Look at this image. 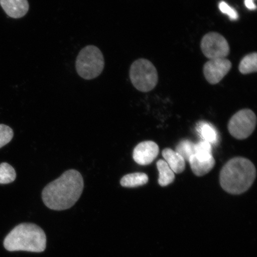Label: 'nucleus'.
<instances>
[{
	"label": "nucleus",
	"mask_w": 257,
	"mask_h": 257,
	"mask_svg": "<svg viewBox=\"0 0 257 257\" xmlns=\"http://www.w3.org/2000/svg\"><path fill=\"white\" fill-rule=\"evenodd\" d=\"M83 187L81 174L76 170H69L44 188L42 198L44 204L51 210H67L78 201Z\"/></svg>",
	"instance_id": "1"
},
{
	"label": "nucleus",
	"mask_w": 257,
	"mask_h": 257,
	"mask_svg": "<svg viewBox=\"0 0 257 257\" xmlns=\"http://www.w3.org/2000/svg\"><path fill=\"white\" fill-rule=\"evenodd\" d=\"M256 175V168L251 161L244 157H234L221 169L220 184L224 191L239 195L251 187Z\"/></svg>",
	"instance_id": "2"
},
{
	"label": "nucleus",
	"mask_w": 257,
	"mask_h": 257,
	"mask_svg": "<svg viewBox=\"0 0 257 257\" xmlns=\"http://www.w3.org/2000/svg\"><path fill=\"white\" fill-rule=\"evenodd\" d=\"M47 237L44 230L33 223H21L10 232L3 246L10 252H41L46 248Z\"/></svg>",
	"instance_id": "3"
},
{
	"label": "nucleus",
	"mask_w": 257,
	"mask_h": 257,
	"mask_svg": "<svg viewBox=\"0 0 257 257\" xmlns=\"http://www.w3.org/2000/svg\"><path fill=\"white\" fill-rule=\"evenodd\" d=\"M103 54L98 47L88 46L80 51L76 61V69L82 78L91 80L97 78L104 68Z\"/></svg>",
	"instance_id": "4"
},
{
	"label": "nucleus",
	"mask_w": 257,
	"mask_h": 257,
	"mask_svg": "<svg viewBox=\"0 0 257 257\" xmlns=\"http://www.w3.org/2000/svg\"><path fill=\"white\" fill-rule=\"evenodd\" d=\"M132 83L138 91H152L158 82V73L154 64L144 59H138L132 64L130 69Z\"/></svg>",
	"instance_id": "5"
},
{
	"label": "nucleus",
	"mask_w": 257,
	"mask_h": 257,
	"mask_svg": "<svg viewBox=\"0 0 257 257\" xmlns=\"http://www.w3.org/2000/svg\"><path fill=\"white\" fill-rule=\"evenodd\" d=\"M256 117L250 109H243L236 112L228 123V131L231 136L237 140L246 139L254 131Z\"/></svg>",
	"instance_id": "6"
},
{
	"label": "nucleus",
	"mask_w": 257,
	"mask_h": 257,
	"mask_svg": "<svg viewBox=\"0 0 257 257\" xmlns=\"http://www.w3.org/2000/svg\"><path fill=\"white\" fill-rule=\"evenodd\" d=\"M201 47L204 56L210 60L226 58L230 51L227 40L216 32L205 35L201 41Z\"/></svg>",
	"instance_id": "7"
},
{
	"label": "nucleus",
	"mask_w": 257,
	"mask_h": 257,
	"mask_svg": "<svg viewBox=\"0 0 257 257\" xmlns=\"http://www.w3.org/2000/svg\"><path fill=\"white\" fill-rule=\"evenodd\" d=\"M231 67L232 63L226 58L210 60L204 66L205 78L211 84H217L229 72Z\"/></svg>",
	"instance_id": "8"
},
{
	"label": "nucleus",
	"mask_w": 257,
	"mask_h": 257,
	"mask_svg": "<svg viewBox=\"0 0 257 257\" xmlns=\"http://www.w3.org/2000/svg\"><path fill=\"white\" fill-rule=\"evenodd\" d=\"M159 147L152 141H144L138 144L133 152V159L138 165H150L159 155Z\"/></svg>",
	"instance_id": "9"
},
{
	"label": "nucleus",
	"mask_w": 257,
	"mask_h": 257,
	"mask_svg": "<svg viewBox=\"0 0 257 257\" xmlns=\"http://www.w3.org/2000/svg\"><path fill=\"white\" fill-rule=\"evenodd\" d=\"M0 6L6 15L14 19L23 18L30 9L28 0H0Z\"/></svg>",
	"instance_id": "10"
},
{
	"label": "nucleus",
	"mask_w": 257,
	"mask_h": 257,
	"mask_svg": "<svg viewBox=\"0 0 257 257\" xmlns=\"http://www.w3.org/2000/svg\"><path fill=\"white\" fill-rule=\"evenodd\" d=\"M162 155L170 168L176 174H179L185 169V160L175 151L170 149H164Z\"/></svg>",
	"instance_id": "11"
},
{
	"label": "nucleus",
	"mask_w": 257,
	"mask_h": 257,
	"mask_svg": "<svg viewBox=\"0 0 257 257\" xmlns=\"http://www.w3.org/2000/svg\"><path fill=\"white\" fill-rule=\"evenodd\" d=\"M197 131L200 135L202 141H206L211 145H216L219 141V135L213 125L207 121H201L197 124Z\"/></svg>",
	"instance_id": "12"
},
{
	"label": "nucleus",
	"mask_w": 257,
	"mask_h": 257,
	"mask_svg": "<svg viewBox=\"0 0 257 257\" xmlns=\"http://www.w3.org/2000/svg\"><path fill=\"white\" fill-rule=\"evenodd\" d=\"M189 163L190 164L192 171L194 175L200 177L207 175L213 169L216 161L213 157L207 161H201L194 155L189 159Z\"/></svg>",
	"instance_id": "13"
},
{
	"label": "nucleus",
	"mask_w": 257,
	"mask_h": 257,
	"mask_svg": "<svg viewBox=\"0 0 257 257\" xmlns=\"http://www.w3.org/2000/svg\"><path fill=\"white\" fill-rule=\"evenodd\" d=\"M149 176L144 173H134L125 175L120 180V184L124 188H137L149 182Z\"/></svg>",
	"instance_id": "14"
},
{
	"label": "nucleus",
	"mask_w": 257,
	"mask_h": 257,
	"mask_svg": "<svg viewBox=\"0 0 257 257\" xmlns=\"http://www.w3.org/2000/svg\"><path fill=\"white\" fill-rule=\"evenodd\" d=\"M157 169L159 172V184L165 187L172 184L175 181V173L170 168L165 160H159L157 162Z\"/></svg>",
	"instance_id": "15"
},
{
	"label": "nucleus",
	"mask_w": 257,
	"mask_h": 257,
	"mask_svg": "<svg viewBox=\"0 0 257 257\" xmlns=\"http://www.w3.org/2000/svg\"><path fill=\"white\" fill-rule=\"evenodd\" d=\"M239 70L241 73L246 75L257 70V54L253 53L244 57L239 66Z\"/></svg>",
	"instance_id": "16"
},
{
	"label": "nucleus",
	"mask_w": 257,
	"mask_h": 257,
	"mask_svg": "<svg viewBox=\"0 0 257 257\" xmlns=\"http://www.w3.org/2000/svg\"><path fill=\"white\" fill-rule=\"evenodd\" d=\"M176 152L189 162V159L195 153V144L188 140H182L176 147Z\"/></svg>",
	"instance_id": "17"
},
{
	"label": "nucleus",
	"mask_w": 257,
	"mask_h": 257,
	"mask_svg": "<svg viewBox=\"0 0 257 257\" xmlns=\"http://www.w3.org/2000/svg\"><path fill=\"white\" fill-rule=\"evenodd\" d=\"M16 173L13 167L8 163L0 164V184H9L14 182Z\"/></svg>",
	"instance_id": "18"
},
{
	"label": "nucleus",
	"mask_w": 257,
	"mask_h": 257,
	"mask_svg": "<svg viewBox=\"0 0 257 257\" xmlns=\"http://www.w3.org/2000/svg\"><path fill=\"white\" fill-rule=\"evenodd\" d=\"M195 156L201 161H207L213 157L212 155V147L206 141H201L195 144Z\"/></svg>",
	"instance_id": "19"
},
{
	"label": "nucleus",
	"mask_w": 257,
	"mask_h": 257,
	"mask_svg": "<svg viewBox=\"0 0 257 257\" xmlns=\"http://www.w3.org/2000/svg\"><path fill=\"white\" fill-rule=\"evenodd\" d=\"M14 136V131L11 127L0 124V149L11 142Z\"/></svg>",
	"instance_id": "20"
},
{
	"label": "nucleus",
	"mask_w": 257,
	"mask_h": 257,
	"mask_svg": "<svg viewBox=\"0 0 257 257\" xmlns=\"http://www.w3.org/2000/svg\"><path fill=\"white\" fill-rule=\"evenodd\" d=\"M218 8L223 14L229 16L230 20L235 21L238 19L239 16L235 10L231 8L226 2H221L219 5H218Z\"/></svg>",
	"instance_id": "21"
},
{
	"label": "nucleus",
	"mask_w": 257,
	"mask_h": 257,
	"mask_svg": "<svg viewBox=\"0 0 257 257\" xmlns=\"http://www.w3.org/2000/svg\"><path fill=\"white\" fill-rule=\"evenodd\" d=\"M254 0H245V5L250 11H254L256 9Z\"/></svg>",
	"instance_id": "22"
}]
</instances>
